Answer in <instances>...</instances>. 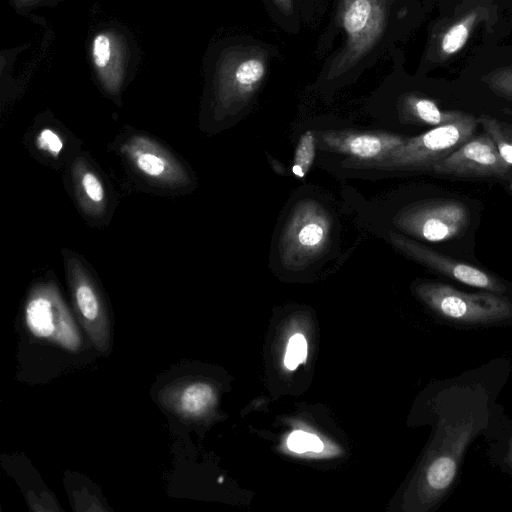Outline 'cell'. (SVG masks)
<instances>
[{
	"mask_svg": "<svg viewBox=\"0 0 512 512\" xmlns=\"http://www.w3.org/2000/svg\"><path fill=\"white\" fill-rule=\"evenodd\" d=\"M121 151L139 175L156 185L178 188L190 182L184 166L167 149L147 136L131 135L123 142Z\"/></svg>",
	"mask_w": 512,
	"mask_h": 512,
	"instance_id": "obj_8",
	"label": "cell"
},
{
	"mask_svg": "<svg viewBox=\"0 0 512 512\" xmlns=\"http://www.w3.org/2000/svg\"><path fill=\"white\" fill-rule=\"evenodd\" d=\"M213 399L211 387L205 383L189 385L182 393L180 405L186 414H199L204 411Z\"/></svg>",
	"mask_w": 512,
	"mask_h": 512,
	"instance_id": "obj_18",
	"label": "cell"
},
{
	"mask_svg": "<svg viewBox=\"0 0 512 512\" xmlns=\"http://www.w3.org/2000/svg\"><path fill=\"white\" fill-rule=\"evenodd\" d=\"M507 460H508L510 466L512 467V440L510 442V446H509V450H508V454H507Z\"/></svg>",
	"mask_w": 512,
	"mask_h": 512,
	"instance_id": "obj_25",
	"label": "cell"
},
{
	"mask_svg": "<svg viewBox=\"0 0 512 512\" xmlns=\"http://www.w3.org/2000/svg\"><path fill=\"white\" fill-rule=\"evenodd\" d=\"M287 446L297 453L319 452L323 449V443L316 435L304 431L292 432L287 439Z\"/></svg>",
	"mask_w": 512,
	"mask_h": 512,
	"instance_id": "obj_20",
	"label": "cell"
},
{
	"mask_svg": "<svg viewBox=\"0 0 512 512\" xmlns=\"http://www.w3.org/2000/svg\"><path fill=\"white\" fill-rule=\"evenodd\" d=\"M37 147L50 156H59L64 148L61 135L51 128H43L36 136Z\"/></svg>",
	"mask_w": 512,
	"mask_h": 512,
	"instance_id": "obj_23",
	"label": "cell"
},
{
	"mask_svg": "<svg viewBox=\"0 0 512 512\" xmlns=\"http://www.w3.org/2000/svg\"><path fill=\"white\" fill-rule=\"evenodd\" d=\"M307 356V342L303 335L295 334L288 342L284 357V364L289 370H294L303 363Z\"/></svg>",
	"mask_w": 512,
	"mask_h": 512,
	"instance_id": "obj_21",
	"label": "cell"
},
{
	"mask_svg": "<svg viewBox=\"0 0 512 512\" xmlns=\"http://www.w3.org/2000/svg\"><path fill=\"white\" fill-rule=\"evenodd\" d=\"M321 142L329 150L341 153L357 164L375 166L405 142V138L386 132L328 131Z\"/></svg>",
	"mask_w": 512,
	"mask_h": 512,
	"instance_id": "obj_11",
	"label": "cell"
},
{
	"mask_svg": "<svg viewBox=\"0 0 512 512\" xmlns=\"http://www.w3.org/2000/svg\"><path fill=\"white\" fill-rule=\"evenodd\" d=\"M57 303L56 294L48 288L33 295L27 306L26 318L35 334L48 337L54 332V312Z\"/></svg>",
	"mask_w": 512,
	"mask_h": 512,
	"instance_id": "obj_12",
	"label": "cell"
},
{
	"mask_svg": "<svg viewBox=\"0 0 512 512\" xmlns=\"http://www.w3.org/2000/svg\"><path fill=\"white\" fill-rule=\"evenodd\" d=\"M479 122L494 141L501 157L512 167V127L488 116L480 117Z\"/></svg>",
	"mask_w": 512,
	"mask_h": 512,
	"instance_id": "obj_16",
	"label": "cell"
},
{
	"mask_svg": "<svg viewBox=\"0 0 512 512\" xmlns=\"http://www.w3.org/2000/svg\"><path fill=\"white\" fill-rule=\"evenodd\" d=\"M470 213L465 203L455 199L422 200L403 208L394 223L409 235L431 242L461 236L468 228Z\"/></svg>",
	"mask_w": 512,
	"mask_h": 512,
	"instance_id": "obj_5",
	"label": "cell"
},
{
	"mask_svg": "<svg viewBox=\"0 0 512 512\" xmlns=\"http://www.w3.org/2000/svg\"><path fill=\"white\" fill-rule=\"evenodd\" d=\"M473 116L434 127L405 142L374 167L391 170H432L444 158L473 137L476 130Z\"/></svg>",
	"mask_w": 512,
	"mask_h": 512,
	"instance_id": "obj_3",
	"label": "cell"
},
{
	"mask_svg": "<svg viewBox=\"0 0 512 512\" xmlns=\"http://www.w3.org/2000/svg\"><path fill=\"white\" fill-rule=\"evenodd\" d=\"M74 183L83 207L89 212L97 213L104 210L106 193L99 176L85 163H75Z\"/></svg>",
	"mask_w": 512,
	"mask_h": 512,
	"instance_id": "obj_13",
	"label": "cell"
},
{
	"mask_svg": "<svg viewBox=\"0 0 512 512\" xmlns=\"http://www.w3.org/2000/svg\"><path fill=\"white\" fill-rule=\"evenodd\" d=\"M468 30L465 25L458 24L453 26L444 36L442 41V49L452 54L458 51L466 42Z\"/></svg>",
	"mask_w": 512,
	"mask_h": 512,
	"instance_id": "obj_24",
	"label": "cell"
},
{
	"mask_svg": "<svg viewBox=\"0 0 512 512\" xmlns=\"http://www.w3.org/2000/svg\"><path fill=\"white\" fill-rule=\"evenodd\" d=\"M269 18L282 31L296 35L303 26L295 0H261Z\"/></svg>",
	"mask_w": 512,
	"mask_h": 512,
	"instance_id": "obj_15",
	"label": "cell"
},
{
	"mask_svg": "<svg viewBox=\"0 0 512 512\" xmlns=\"http://www.w3.org/2000/svg\"><path fill=\"white\" fill-rule=\"evenodd\" d=\"M479 424L472 413L468 417L444 420L441 446L425 470V486L431 499L445 496L453 486L462 457L478 431Z\"/></svg>",
	"mask_w": 512,
	"mask_h": 512,
	"instance_id": "obj_7",
	"label": "cell"
},
{
	"mask_svg": "<svg viewBox=\"0 0 512 512\" xmlns=\"http://www.w3.org/2000/svg\"><path fill=\"white\" fill-rule=\"evenodd\" d=\"M277 47L253 37H242L226 51L218 84V99L226 110L249 104L267 79Z\"/></svg>",
	"mask_w": 512,
	"mask_h": 512,
	"instance_id": "obj_2",
	"label": "cell"
},
{
	"mask_svg": "<svg viewBox=\"0 0 512 512\" xmlns=\"http://www.w3.org/2000/svg\"><path fill=\"white\" fill-rule=\"evenodd\" d=\"M406 8L397 0H333L314 55L322 60L316 87L333 90L373 67L396 39Z\"/></svg>",
	"mask_w": 512,
	"mask_h": 512,
	"instance_id": "obj_1",
	"label": "cell"
},
{
	"mask_svg": "<svg viewBox=\"0 0 512 512\" xmlns=\"http://www.w3.org/2000/svg\"><path fill=\"white\" fill-rule=\"evenodd\" d=\"M315 156V134L308 130L298 140L292 161V173L298 178H304L313 165Z\"/></svg>",
	"mask_w": 512,
	"mask_h": 512,
	"instance_id": "obj_17",
	"label": "cell"
},
{
	"mask_svg": "<svg viewBox=\"0 0 512 512\" xmlns=\"http://www.w3.org/2000/svg\"><path fill=\"white\" fill-rule=\"evenodd\" d=\"M393 245L410 259L463 284L494 293L506 290L497 278L475 266L447 257L403 235L390 232Z\"/></svg>",
	"mask_w": 512,
	"mask_h": 512,
	"instance_id": "obj_10",
	"label": "cell"
},
{
	"mask_svg": "<svg viewBox=\"0 0 512 512\" xmlns=\"http://www.w3.org/2000/svg\"><path fill=\"white\" fill-rule=\"evenodd\" d=\"M112 42L106 33H98L92 41V59L98 70H103L112 56Z\"/></svg>",
	"mask_w": 512,
	"mask_h": 512,
	"instance_id": "obj_22",
	"label": "cell"
},
{
	"mask_svg": "<svg viewBox=\"0 0 512 512\" xmlns=\"http://www.w3.org/2000/svg\"><path fill=\"white\" fill-rule=\"evenodd\" d=\"M303 25L315 26L325 14L329 0H295Z\"/></svg>",
	"mask_w": 512,
	"mask_h": 512,
	"instance_id": "obj_19",
	"label": "cell"
},
{
	"mask_svg": "<svg viewBox=\"0 0 512 512\" xmlns=\"http://www.w3.org/2000/svg\"><path fill=\"white\" fill-rule=\"evenodd\" d=\"M422 300L444 319L467 324H488L509 318L512 305L494 292L466 293L438 282L418 286Z\"/></svg>",
	"mask_w": 512,
	"mask_h": 512,
	"instance_id": "obj_4",
	"label": "cell"
},
{
	"mask_svg": "<svg viewBox=\"0 0 512 512\" xmlns=\"http://www.w3.org/2000/svg\"><path fill=\"white\" fill-rule=\"evenodd\" d=\"M330 232L328 212L316 201H301L291 213L280 239L283 261L302 264L315 258L323 251Z\"/></svg>",
	"mask_w": 512,
	"mask_h": 512,
	"instance_id": "obj_6",
	"label": "cell"
},
{
	"mask_svg": "<svg viewBox=\"0 0 512 512\" xmlns=\"http://www.w3.org/2000/svg\"><path fill=\"white\" fill-rule=\"evenodd\" d=\"M404 111L414 122L435 127L455 122L464 116L457 112H442L432 100L415 96L405 100Z\"/></svg>",
	"mask_w": 512,
	"mask_h": 512,
	"instance_id": "obj_14",
	"label": "cell"
},
{
	"mask_svg": "<svg viewBox=\"0 0 512 512\" xmlns=\"http://www.w3.org/2000/svg\"><path fill=\"white\" fill-rule=\"evenodd\" d=\"M437 174L457 177H492L506 179L512 167L501 157L494 141L483 133L471 137L432 170Z\"/></svg>",
	"mask_w": 512,
	"mask_h": 512,
	"instance_id": "obj_9",
	"label": "cell"
}]
</instances>
